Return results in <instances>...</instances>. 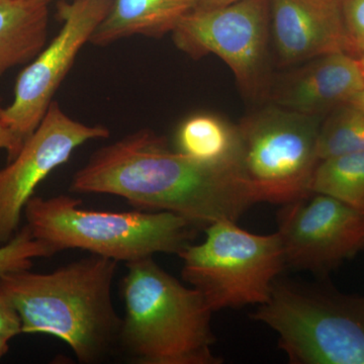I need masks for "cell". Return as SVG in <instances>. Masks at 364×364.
<instances>
[{"instance_id": "1", "label": "cell", "mask_w": 364, "mask_h": 364, "mask_svg": "<svg viewBox=\"0 0 364 364\" xmlns=\"http://www.w3.org/2000/svg\"><path fill=\"white\" fill-rule=\"evenodd\" d=\"M70 189L119 196L136 210L172 213L203 230L215 222H237L258 203L236 170L171 149L149 130L95 151L74 173Z\"/></svg>"}, {"instance_id": "2", "label": "cell", "mask_w": 364, "mask_h": 364, "mask_svg": "<svg viewBox=\"0 0 364 364\" xmlns=\"http://www.w3.org/2000/svg\"><path fill=\"white\" fill-rule=\"evenodd\" d=\"M117 261L90 254L54 272L0 277V291L18 312L23 333L65 342L80 363L95 364L119 348L123 318L112 301Z\"/></svg>"}, {"instance_id": "3", "label": "cell", "mask_w": 364, "mask_h": 364, "mask_svg": "<svg viewBox=\"0 0 364 364\" xmlns=\"http://www.w3.org/2000/svg\"><path fill=\"white\" fill-rule=\"evenodd\" d=\"M124 316L119 348L138 364H219L213 310L203 294L184 286L153 257L126 264Z\"/></svg>"}, {"instance_id": "4", "label": "cell", "mask_w": 364, "mask_h": 364, "mask_svg": "<svg viewBox=\"0 0 364 364\" xmlns=\"http://www.w3.org/2000/svg\"><path fill=\"white\" fill-rule=\"evenodd\" d=\"M81 205L65 195L33 196L23 212L26 225L57 253L80 249L126 264L158 253L178 255L200 230L169 212H100Z\"/></svg>"}, {"instance_id": "5", "label": "cell", "mask_w": 364, "mask_h": 364, "mask_svg": "<svg viewBox=\"0 0 364 364\" xmlns=\"http://www.w3.org/2000/svg\"><path fill=\"white\" fill-rule=\"evenodd\" d=\"M251 317L277 333L291 363L364 364V294L275 280Z\"/></svg>"}, {"instance_id": "6", "label": "cell", "mask_w": 364, "mask_h": 364, "mask_svg": "<svg viewBox=\"0 0 364 364\" xmlns=\"http://www.w3.org/2000/svg\"><path fill=\"white\" fill-rule=\"evenodd\" d=\"M205 231L202 243L189 244L178 254L184 282L214 313L267 303L286 265L279 233H250L232 221L215 222Z\"/></svg>"}, {"instance_id": "7", "label": "cell", "mask_w": 364, "mask_h": 364, "mask_svg": "<svg viewBox=\"0 0 364 364\" xmlns=\"http://www.w3.org/2000/svg\"><path fill=\"white\" fill-rule=\"evenodd\" d=\"M322 121L274 105L237 124L235 169L258 203L284 205L311 193Z\"/></svg>"}, {"instance_id": "8", "label": "cell", "mask_w": 364, "mask_h": 364, "mask_svg": "<svg viewBox=\"0 0 364 364\" xmlns=\"http://www.w3.org/2000/svg\"><path fill=\"white\" fill-rule=\"evenodd\" d=\"M269 0H238L227 6H198L172 35L176 47L193 58L214 54L231 68L250 97L269 92Z\"/></svg>"}, {"instance_id": "9", "label": "cell", "mask_w": 364, "mask_h": 364, "mask_svg": "<svg viewBox=\"0 0 364 364\" xmlns=\"http://www.w3.org/2000/svg\"><path fill=\"white\" fill-rule=\"evenodd\" d=\"M114 0L60 2L63 21L58 35L21 72L13 102L0 107V123L23 145L44 119L53 97L72 68L76 57L109 14Z\"/></svg>"}, {"instance_id": "10", "label": "cell", "mask_w": 364, "mask_h": 364, "mask_svg": "<svg viewBox=\"0 0 364 364\" xmlns=\"http://www.w3.org/2000/svg\"><path fill=\"white\" fill-rule=\"evenodd\" d=\"M279 233L286 264L327 274L364 250V215L323 193L282 205Z\"/></svg>"}, {"instance_id": "11", "label": "cell", "mask_w": 364, "mask_h": 364, "mask_svg": "<svg viewBox=\"0 0 364 364\" xmlns=\"http://www.w3.org/2000/svg\"><path fill=\"white\" fill-rule=\"evenodd\" d=\"M107 136L109 129L75 121L53 100L18 154L0 169V245L18 233L26 203L41 182L81 145Z\"/></svg>"}, {"instance_id": "12", "label": "cell", "mask_w": 364, "mask_h": 364, "mask_svg": "<svg viewBox=\"0 0 364 364\" xmlns=\"http://www.w3.org/2000/svg\"><path fill=\"white\" fill-rule=\"evenodd\" d=\"M270 31L280 65L346 52L343 0H269Z\"/></svg>"}, {"instance_id": "13", "label": "cell", "mask_w": 364, "mask_h": 364, "mask_svg": "<svg viewBox=\"0 0 364 364\" xmlns=\"http://www.w3.org/2000/svg\"><path fill=\"white\" fill-rule=\"evenodd\" d=\"M364 87L358 59L345 52L309 60L272 91L274 105L289 111L321 117L350 104Z\"/></svg>"}, {"instance_id": "14", "label": "cell", "mask_w": 364, "mask_h": 364, "mask_svg": "<svg viewBox=\"0 0 364 364\" xmlns=\"http://www.w3.org/2000/svg\"><path fill=\"white\" fill-rule=\"evenodd\" d=\"M198 4L200 0H114L90 43L105 46L132 36L161 37L173 32Z\"/></svg>"}, {"instance_id": "15", "label": "cell", "mask_w": 364, "mask_h": 364, "mask_svg": "<svg viewBox=\"0 0 364 364\" xmlns=\"http://www.w3.org/2000/svg\"><path fill=\"white\" fill-rule=\"evenodd\" d=\"M48 26V4L33 0H0V78L44 49Z\"/></svg>"}, {"instance_id": "16", "label": "cell", "mask_w": 364, "mask_h": 364, "mask_svg": "<svg viewBox=\"0 0 364 364\" xmlns=\"http://www.w3.org/2000/svg\"><path fill=\"white\" fill-rule=\"evenodd\" d=\"M177 150L208 164L235 169L238 156V129L217 114H196L179 126ZM236 170V169H235Z\"/></svg>"}, {"instance_id": "17", "label": "cell", "mask_w": 364, "mask_h": 364, "mask_svg": "<svg viewBox=\"0 0 364 364\" xmlns=\"http://www.w3.org/2000/svg\"><path fill=\"white\" fill-rule=\"evenodd\" d=\"M311 193L331 196L364 215V152L320 160Z\"/></svg>"}, {"instance_id": "18", "label": "cell", "mask_w": 364, "mask_h": 364, "mask_svg": "<svg viewBox=\"0 0 364 364\" xmlns=\"http://www.w3.org/2000/svg\"><path fill=\"white\" fill-rule=\"evenodd\" d=\"M364 152V109L348 104L326 116L318 136V159Z\"/></svg>"}, {"instance_id": "19", "label": "cell", "mask_w": 364, "mask_h": 364, "mask_svg": "<svg viewBox=\"0 0 364 364\" xmlns=\"http://www.w3.org/2000/svg\"><path fill=\"white\" fill-rule=\"evenodd\" d=\"M57 254L44 242L38 240L25 225L14 238L0 245V277L7 273L32 269L33 260Z\"/></svg>"}, {"instance_id": "20", "label": "cell", "mask_w": 364, "mask_h": 364, "mask_svg": "<svg viewBox=\"0 0 364 364\" xmlns=\"http://www.w3.org/2000/svg\"><path fill=\"white\" fill-rule=\"evenodd\" d=\"M347 54L358 58L364 52V0H343Z\"/></svg>"}, {"instance_id": "21", "label": "cell", "mask_w": 364, "mask_h": 364, "mask_svg": "<svg viewBox=\"0 0 364 364\" xmlns=\"http://www.w3.org/2000/svg\"><path fill=\"white\" fill-rule=\"evenodd\" d=\"M0 334L7 335L11 338L23 334L20 316L1 291H0Z\"/></svg>"}, {"instance_id": "22", "label": "cell", "mask_w": 364, "mask_h": 364, "mask_svg": "<svg viewBox=\"0 0 364 364\" xmlns=\"http://www.w3.org/2000/svg\"><path fill=\"white\" fill-rule=\"evenodd\" d=\"M21 144L16 140V136L11 133V131L0 123V149L6 151L7 161L13 160L20 152Z\"/></svg>"}, {"instance_id": "23", "label": "cell", "mask_w": 364, "mask_h": 364, "mask_svg": "<svg viewBox=\"0 0 364 364\" xmlns=\"http://www.w3.org/2000/svg\"><path fill=\"white\" fill-rule=\"evenodd\" d=\"M238 0H200L198 6L214 7L227 6V4H233Z\"/></svg>"}, {"instance_id": "24", "label": "cell", "mask_w": 364, "mask_h": 364, "mask_svg": "<svg viewBox=\"0 0 364 364\" xmlns=\"http://www.w3.org/2000/svg\"><path fill=\"white\" fill-rule=\"evenodd\" d=\"M13 338L7 336V335L0 334V359L9 350V341Z\"/></svg>"}, {"instance_id": "25", "label": "cell", "mask_w": 364, "mask_h": 364, "mask_svg": "<svg viewBox=\"0 0 364 364\" xmlns=\"http://www.w3.org/2000/svg\"><path fill=\"white\" fill-rule=\"evenodd\" d=\"M350 104L356 105V107H361V109H364V87L363 88V90H361L360 92H359L358 95L352 100Z\"/></svg>"}, {"instance_id": "26", "label": "cell", "mask_w": 364, "mask_h": 364, "mask_svg": "<svg viewBox=\"0 0 364 364\" xmlns=\"http://www.w3.org/2000/svg\"><path fill=\"white\" fill-rule=\"evenodd\" d=\"M359 64H360L361 69H363V73H364V52L363 54L359 55L358 57Z\"/></svg>"}, {"instance_id": "27", "label": "cell", "mask_w": 364, "mask_h": 364, "mask_svg": "<svg viewBox=\"0 0 364 364\" xmlns=\"http://www.w3.org/2000/svg\"><path fill=\"white\" fill-rule=\"evenodd\" d=\"M33 1L42 2V4H49L52 0H33Z\"/></svg>"}]
</instances>
